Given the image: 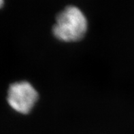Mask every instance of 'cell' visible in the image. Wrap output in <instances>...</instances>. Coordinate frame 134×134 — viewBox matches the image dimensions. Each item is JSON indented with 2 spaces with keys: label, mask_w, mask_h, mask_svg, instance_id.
Returning a JSON list of instances; mask_svg holds the SVG:
<instances>
[{
  "label": "cell",
  "mask_w": 134,
  "mask_h": 134,
  "mask_svg": "<svg viewBox=\"0 0 134 134\" xmlns=\"http://www.w3.org/2000/svg\"><path fill=\"white\" fill-rule=\"evenodd\" d=\"M87 26V19L81 10L75 6H68L58 14L53 32L59 40L76 42L84 37Z\"/></svg>",
  "instance_id": "6da1fadb"
},
{
  "label": "cell",
  "mask_w": 134,
  "mask_h": 134,
  "mask_svg": "<svg viewBox=\"0 0 134 134\" xmlns=\"http://www.w3.org/2000/svg\"><path fill=\"white\" fill-rule=\"evenodd\" d=\"M3 3H4V0H0V8L3 6Z\"/></svg>",
  "instance_id": "3957f363"
},
{
  "label": "cell",
  "mask_w": 134,
  "mask_h": 134,
  "mask_svg": "<svg viewBox=\"0 0 134 134\" xmlns=\"http://www.w3.org/2000/svg\"><path fill=\"white\" fill-rule=\"evenodd\" d=\"M37 99V91L27 81L12 83L8 90L7 102L14 110L20 114H28L35 105Z\"/></svg>",
  "instance_id": "7a4b0ae2"
}]
</instances>
